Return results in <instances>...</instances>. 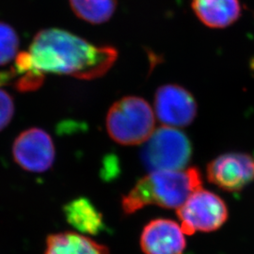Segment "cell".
<instances>
[{
    "label": "cell",
    "mask_w": 254,
    "mask_h": 254,
    "mask_svg": "<svg viewBox=\"0 0 254 254\" xmlns=\"http://www.w3.org/2000/svg\"><path fill=\"white\" fill-rule=\"evenodd\" d=\"M74 13L91 24L109 21L116 9V0H70Z\"/></svg>",
    "instance_id": "cell-12"
},
{
    "label": "cell",
    "mask_w": 254,
    "mask_h": 254,
    "mask_svg": "<svg viewBox=\"0 0 254 254\" xmlns=\"http://www.w3.org/2000/svg\"><path fill=\"white\" fill-rule=\"evenodd\" d=\"M118 52L111 46H97L68 31L50 28L40 31L27 52L18 55L16 66L22 91L37 89L46 73L91 80L113 66Z\"/></svg>",
    "instance_id": "cell-1"
},
{
    "label": "cell",
    "mask_w": 254,
    "mask_h": 254,
    "mask_svg": "<svg viewBox=\"0 0 254 254\" xmlns=\"http://www.w3.org/2000/svg\"><path fill=\"white\" fill-rule=\"evenodd\" d=\"M201 185V174L196 168L151 172L123 198V211L129 215L153 204L177 210Z\"/></svg>",
    "instance_id": "cell-2"
},
{
    "label": "cell",
    "mask_w": 254,
    "mask_h": 254,
    "mask_svg": "<svg viewBox=\"0 0 254 254\" xmlns=\"http://www.w3.org/2000/svg\"><path fill=\"white\" fill-rule=\"evenodd\" d=\"M140 247L145 254H183L187 242L180 223L172 219L157 218L150 221L143 229Z\"/></svg>",
    "instance_id": "cell-9"
},
{
    "label": "cell",
    "mask_w": 254,
    "mask_h": 254,
    "mask_svg": "<svg viewBox=\"0 0 254 254\" xmlns=\"http://www.w3.org/2000/svg\"><path fill=\"white\" fill-rule=\"evenodd\" d=\"M206 176L223 190L240 191L254 181V156L236 152L221 154L208 164Z\"/></svg>",
    "instance_id": "cell-7"
},
{
    "label": "cell",
    "mask_w": 254,
    "mask_h": 254,
    "mask_svg": "<svg viewBox=\"0 0 254 254\" xmlns=\"http://www.w3.org/2000/svg\"><path fill=\"white\" fill-rule=\"evenodd\" d=\"M14 114V103L9 92L0 88V131L7 127Z\"/></svg>",
    "instance_id": "cell-15"
},
{
    "label": "cell",
    "mask_w": 254,
    "mask_h": 254,
    "mask_svg": "<svg viewBox=\"0 0 254 254\" xmlns=\"http://www.w3.org/2000/svg\"><path fill=\"white\" fill-rule=\"evenodd\" d=\"M67 217L83 232L95 233L102 226V217L87 200H75L68 207Z\"/></svg>",
    "instance_id": "cell-13"
},
{
    "label": "cell",
    "mask_w": 254,
    "mask_h": 254,
    "mask_svg": "<svg viewBox=\"0 0 254 254\" xmlns=\"http://www.w3.org/2000/svg\"><path fill=\"white\" fill-rule=\"evenodd\" d=\"M154 110L165 127H188L196 117L197 104L190 91L181 86L168 84L155 92Z\"/></svg>",
    "instance_id": "cell-8"
},
{
    "label": "cell",
    "mask_w": 254,
    "mask_h": 254,
    "mask_svg": "<svg viewBox=\"0 0 254 254\" xmlns=\"http://www.w3.org/2000/svg\"><path fill=\"white\" fill-rule=\"evenodd\" d=\"M144 143L141 158L151 172L180 171L187 169L190 161V141L174 127H160L154 130Z\"/></svg>",
    "instance_id": "cell-4"
},
{
    "label": "cell",
    "mask_w": 254,
    "mask_h": 254,
    "mask_svg": "<svg viewBox=\"0 0 254 254\" xmlns=\"http://www.w3.org/2000/svg\"><path fill=\"white\" fill-rule=\"evenodd\" d=\"M228 215L225 201L217 194L202 189L192 193L177 209L182 230L190 236L197 232L217 231L226 222Z\"/></svg>",
    "instance_id": "cell-5"
},
{
    "label": "cell",
    "mask_w": 254,
    "mask_h": 254,
    "mask_svg": "<svg viewBox=\"0 0 254 254\" xmlns=\"http://www.w3.org/2000/svg\"><path fill=\"white\" fill-rule=\"evenodd\" d=\"M192 9L201 23L212 28L229 27L241 14L239 0H192Z\"/></svg>",
    "instance_id": "cell-10"
},
{
    "label": "cell",
    "mask_w": 254,
    "mask_h": 254,
    "mask_svg": "<svg viewBox=\"0 0 254 254\" xmlns=\"http://www.w3.org/2000/svg\"><path fill=\"white\" fill-rule=\"evenodd\" d=\"M106 127L109 136L119 144L138 145L154 131V111L144 99L127 96L109 109Z\"/></svg>",
    "instance_id": "cell-3"
},
{
    "label": "cell",
    "mask_w": 254,
    "mask_h": 254,
    "mask_svg": "<svg viewBox=\"0 0 254 254\" xmlns=\"http://www.w3.org/2000/svg\"><path fill=\"white\" fill-rule=\"evenodd\" d=\"M44 254H109L106 246L77 232H60L47 236Z\"/></svg>",
    "instance_id": "cell-11"
},
{
    "label": "cell",
    "mask_w": 254,
    "mask_h": 254,
    "mask_svg": "<svg viewBox=\"0 0 254 254\" xmlns=\"http://www.w3.org/2000/svg\"><path fill=\"white\" fill-rule=\"evenodd\" d=\"M54 142L45 130L29 128L21 133L12 146L15 163L28 173L47 172L54 163Z\"/></svg>",
    "instance_id": "cell-6"
},
{
    "label": "cell",
    "mask_w": 254,
    "mask_h": 254,
    "mask_svg": "<svg viewBox=\"0 0 254 254\" xmlns=\"http://www.w3.org/2000/svg\"><path fill=\"white\" fill-rule=\"evenodd\" d=\"M19 48V39L15 30L8 24L0 22V66L15 59Z\"/></svg>",
    "instance_id": "cell-14"
}]
</instances>
